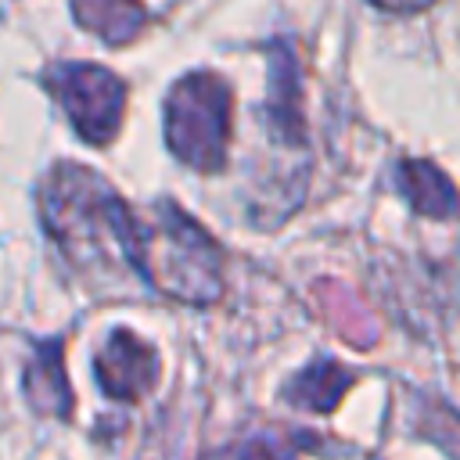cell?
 I'll use <instances>...</instances> for the list:
<instances>
[{
    "instance_id": "cell-1",
    "label": "cell",
    "mask_w": 460,
    "mask_h": 460,
    "mask_svg": "<svg viewBox=\"0 0 460 460\" xmlns=\"http://www.w3.org/2000/svg\"><path fill=\"white\" fill-rule=\"evenodd\" d=\"M230 126V90L216 75H187L176 83L165 104L169 144L180 158L208 169L223 158V140Z\"/></svg>"
},
{
    "instance_id": "cell-2",
    "label": "cell",
    "mask_w": 460,
    "mask_h": 460,
    "mask_svg": "<svg viewBox=\"0 0 460 460\" xmlns=\"http://www.w3.org/2000/svg\"><path fill=\"white\" fill-rule=\"evenodd\" d=\"M50 90L68 108L75 129L86 140H108L119 129L126 90L122 83L97 65H61L50 72Z\"/></svg>"
},
{
    "instance_id": "cell-3",
    "label": "cell",
    "mask_w": 460,
    "mask_h": 460,
    "mask_svg": "<svg viewBox=\"0 0 460 460\" xmlns=\"http://www.w3.org/2000/svg\"><path fill=\"white\" fill-rule=\"evenodd\" d=\"M72 7H75V18L83 29H90L93 36H101L115 47L133 40L147 14L140 0H72Z\"/></svg>"
},
{
    "instance_id": "cell-4",
    "label": "cell",
    "mask_w": 460,
    "mask_h": 460,
    "mask_svg": "<svg viewBox=\"0 0 460 460\" xmlns=\"http://www.w3.org/2000/svg\"><path fill=\"white\" fill-rule=\"evenodd\" d=\"M374 4H381L388 11H417V7H428L431 0H374Z\"/></svg>"
}]
</instances>
